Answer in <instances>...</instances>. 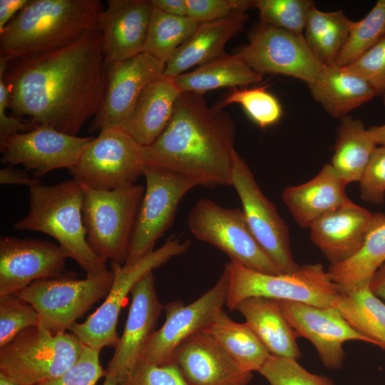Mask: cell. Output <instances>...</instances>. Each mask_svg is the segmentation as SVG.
<instances>
[{"label":"cell","instance_id":"23","mask_svg":"<svg viewBox=\"0 0 385 385\" xmlns=\"http://www.w3.org/2000/svg\"><path fill=\"white\" fill-rule=\"evenodd\" d=\"M372 217L351 201L316 220L309 227L310 238L330 265L339 264L359 250Z\"/></svg>","mask_w":385,"mask_h":385},{"label":"cell","instance_id":"22","mask_svg":"<svg viewBox=\"0 0 385 385\" xmlns=\"http://www.w3.org/2000/svg\"><path fill=\"white\" fill-rule=\"evenodd\" d=\"M152 9L148 0L108 1L101 25L106 63L143 52Z\"/></svg>","mask_w":385,"mask_h":385},{"label":"cell","instance_id":"7","mask_svg":"<svg viewBox=\"0 0 385 385\" xmlns=\"http://www.w3.org/2000/svg\"><path fill=\"white\" fill-rule=\"evenodd\" d=\"M83 347L72 332L31 327L0 348V372L19 385H37L66 371Z\"/></svg>","mask_w":385,"mask_h":385},{"label":"cell","instance_id":"32","mask_svg":"<svg viewBox=\"0 0 385 385\" xmlns=\"http://www.w3.org/2000/svg\"><path fill=\"white\" fill-rule=\"evenodd\" d=\"M376 145L361 120L343 117L330 165L346 184L359 182Z\"/></svg>","mask_w":385,"mask_h":385},{"label":"cell","instance_id":"44","mask_svg":"<svg viewBox=\"0 0 385 385\" xmlns=\"http://www.w3.org/2000/svg\"><path fill=\"white\" fill-rule=\"evenodd\" d=\"M359 182L361 197L372 204H383L385 197V146L376 147Z\"/></svg>","mask_w":385,"mask_h":385},{"label":"cell","instance_id":"46","mask_svg":"<svg viewBox=\"0 0 385 385\" xmlns=\"http://www.w3.org/2000/svg\"><path fill=\"white\" fill-rule=\"evenodd\" d=\"M5 68H0V142L9 137L29 131L37 125L31 121L23 118L8 115L9 91L4 80Z\"/></svg>","mask_w":385,"mask_h":385},{"label":"cell","instance_id":"10","mask_svg":"<svg viewBox=\"0 0 385 385\" xmlns=\"http://www.w3.org/2000/svg\"><path fill=\"white\" fill-rule=\"evenodd\" d=\"M113 277L112 270L83 279L63 274L36 280L16 294L36 309L41 326L55 334L66 332L108 294Z\"/></svg>","mask_w":385,"mask_h":385},{"label":"cell","instance_id":"41","mask_svg":"<svg viewBox=\"0 0 385 385\" xmlns=\"http://www.w3.org/2000/svg\"><path fill=\"white\" fill-rule=\"evenodd\" d=\"M100 351L84 346L71 368L60 376L37 385H96L106 374L100 362Z\"/></svg>","mask_w":385,"mask_h":385},{"label":"cell","instance_id":"49","mask_svg":"<svg viewBox=\"0 0 385 385\" xmlns=\"http://www.w3.org/2000/svg\"><path fill=\"white\" fill-rule=\"evenodd\" d=\"M152 6L168 14L188 16L186 0H150Z\"/></svg>","mask_w":385,"mask_h":385},{"label":"cell","instance_id":"54","mask_svg":"<svg viewBox=\"0 0 385 385\" xmlns=\"http://www.w3.org/2000/svg\"><path fill=\"white\" fill-rule=\"evenodd\" d=\"M383 101H384V103L385 104V91L383 93Z\"/></svg>","mask_w":385,"mask_h":385},{"label":"cell","instance_id":"38","mask_svg":"<svg viewBox=\"0 0 385 385\" xmlns=\"http://www.w3.org/2000/svg\"><path fill=\"white\" fill-rule=\"evenodd\" d=\"M232 103L241 105L248 116L262 128L276 123L282 114L279 100L265 87L234 88L217 106L223 108Z\"/></svg>","mask_w":385,"mask_h":385},{"label":"cell","instance_id":"18","mask_svg":"<svg viewBox=\"0 0 385 385\" xmlns=\"http://www.w3.org/2000/svg\"><path fill=\"white\" fill-rule=\"evenodd\" d=\"M286 319L297 337L308 339L316 348L324 366L340 369L345 353L343 344L356 340L376 345L375 342L354 329L334 307L278 301Z\"/></svg>","mask_w":385,"mask_h":385},{"label":"cell","instance_id":"40","mask_svg":"<svg viewBox=\"0 0 385 385\" xmlns=\"http://www.w3.org/2000/svg\"><path fill=\"white\" fill-rule=\"evenodd\" d=\"M257 372L270 385H334L329 378L308 371L297 359L273 354Z\"/></svg>","mask_w":385,"mask_h":385},{"label":"cell","instance_id":"29","mask_svg":"<svg viewBox=\"0 0 385 385\" xmlns=\"http://www.w3.org/2000/svg\"><path fill=\"white\" fill-rule=\"evenodd\" d=\"M385 262V213H374L359 250L348 260L330 265L327 272L339 292L354 290L369 281Z\"/></svg>","mask_w":385,"mask_h":385},{"label":"cell","instance_id":"39","mask_svg":"<svg viewBox=\"0 0 385 385\" xmlns=\"http://www.w3.org/2000/svg\"><path fill=\"white\" fill-rule=\"evenodd\" d=\"M40 324L36 309L16 293L0 295V348L21 331Z\"/></svg>","mask_w":385,"mask_h":385},{"label":"cell","instance_id":"47","mask_svg":"<svg viewBox=\"0 0 385 385\" xmlns=\"http://www.w3.org/2000/svg\"><path fill=\"white\" fill-rule=\"evenodd\" d=\"M0 183L6 185H22L29 188L41 183L38 178L30 177L22 170H16L11 165L0 170Z\"/></svg>","mask_w":385,"mask_h":385},{"label":"cell","instance_id":"26","mask_svg":"<svg viewBox=\"0 0 385 385\" xmlns=\"http://www.w3.org/2000/svg\"><path fill=\"white\" fill-rule=\"evenodd\" d=\"M180 93L173 78L162 76L143 90L120 128L141 146L150 145L168 125Z\"/></svg>","mask_w":385,"mask_h":385},{"label":"cell","instance_id":"16","mask_svg":"<svg viewBox=\"0 0 385 385\" xmlns=\"http://www.w3.org/2000/svg\"><path fill=\"white\" fill-rule=\"evenodd\" d=\"M94 137H79L48 125H37L0 142L1 161L21 165L38 178L57 169L71 170Z\"/></svg>","mask_w":385,"mask_h":385},{"label":"cell","instance_id":"5","mask_svg":"<svg viewBox=\"0 0 385 385\" xmlns=\"http://www.w3.org/2000/svg\"><path fill=\"white\" fill-rule=\"evenodd\" d=\"M223 272L227 279L225 305L231 311L240 301L255 297L330 307L339 292L319 263L299 266L292 272L272 274L230 261Z\"/></svg>","mask_w":385,"mask_h":385},{"label":"cell","instance_id":"52","mask_svg":"<svg viewBox=\"0 0 385 385\" xmlns=\"http://www.w3.org/2000/svg\"><path fill=\"white\" fill-rule=\"evenodd\" d=\"M0 385H19L6 375L0 372Z\"/></svg>","mask_w":385,"mask_h":385},{"label":"cell","instance_id":"34","mask_svg":"<svg viewBox=\"0 0 385 385\" xmlns=\"http://www.w3.org/2000/svg\"><path fill=\"white\" fill-rule=\"evenodd\" d=\"M333 307L358 332L385 348V304L372 292L369 283L339 292Z\"/></svg>","mask_w":385,"mask_h":385},{"label":"cell","instance_id":"21","mask_svg":"<svg viewBox=\"0 0 385 385\" xmlns=\"http://www.w3.org/2000/svg\"><path fill=\"white\" fill-rule=\"evenodd\" d=\"M173 363L190 385H248L252 376L242 371L205 331L183 341Z\"/></svg>","mask_w":385,"mask_h":385},{"label":"cell","instance_id":"6","mask_svg":"<svg viewBox=\"0 0 385 385\" xmlns=\"http://www.w3.org/2000/svg\"><path fill=\"white\" fill-rule=\"evenodd\" d=\"M87 242L99 257L125 263L145 187L135 183L101 190L81 184Z\"/></svg>","mask_w":385,"mask_h":385},{"label":"cell","instance_id":"35","mask_svg":"<svg viewBox=\"0 0 385 385\" xmlns=\"http://www.w3.org/2000/svg\"><path fill=\"white\" fill-rule=\"evenodd\" d=\"M199 24L188 16L168 14L153 6L143 52L166 63Z\"/></svg>","mask_w":385,"mask_h":385},{"label":"cell","instance_id":"45","mask_svg":"<svg viewBox=\"0 0 385 385\" xmlns=\"http://www.w3.org/2000/svg\"><path fill=\"white\" fill-rule=\"evenodd\" d=\"M120 385H190L174 364L153 365L138 363Z\"/></svg>","mask_w":385,"mask_h":385},{"label":"cell","instance_id":"25","mask_svg":"<svg viewBox=\"0 0 385 385\" xmlns=\"http://www.w3.org/2000/svg\"><path fill=\"white\" fill-rule=\"evenodd\" d=\"M247 18L245 13H240L200 23L192 36L166 61L163 76L174 78L195 66L225 55V46L243 29Z\"/></svg>","mask_w":385,"mask_h":385},{"label":"cell","instance_id":"24","mask_svg":"<svg viewBox=\"0 0 385 385\" xmlns=\"http://www.w3.org/2000/svg\"><path fill=\"white\" fill-rule=\"evenodd\" d=\"M346 185L328 163L310 180L286 188L282 198L295 222L309 227L322 215L351 202L346 194Z\"/></svg>","mask_w":385,"mask_h":385},{"label":"cell","instance_id":"11","mask_svg":"<svg viewBox=\"0 0 385 385\" xmlns=\"http://www.w3.org/2000/svg\"><path fill=\"white\" fill-rule=\"evenodd\" d=\"M145 191L131 237L125 265L154 250L155 242L172 226L178 207L192 188L195 178L165 168L145 165Z\"/></svg>","mask_w":385,"mask_h":385},{"label":"cell","instance_id":"30","mask_svg":"<svg viewBox=\"0 0 385 385\" xmlns=\"http://www.w3.org/2000/svg\"><path fill=\"white\" fill-rule=\"evenodd\" d=\"M173 79L181 93L203 95L208 91L223 87L234 88L258 83L262 79V75L251 68L236 54L226 53Z\"/></svg>","mask_w":385,"mask_h":385},{"label":"cell","instance_id":"15","mask_svg":"<svg viewBox=\"0 0 385 385\" xmlns=\"http://www.w3.org/2000/svg\"><path fill=\"white\" fill-rule=\"evenodd\" d=\"M256 72L282 74L313 83L324 68L309 48L304 36L262 23L250 43L236 53Z\"/></svg>","mask_w":385,"mask_h":385},{"label":"cell","instance_id":"1","mask_svg":"<svg viewBox=\"0 0 385 385\" xmlns=\"http://www.w3.org/2000/svg\"><path fill=\"white\" fill-rule=\"evenodd\" d=\"M4 80L12 116L77 135L105 93L102 32L90 31L68 46L11 60Z\"/></svg>","mask_w":385,"mask_h":385},{"label":"cell","instance_id":"20","mask_svg":"<svg viewBox=\"0 0 385 385\" xmlns=\"http://www.w3.org/2000/svg\"><path fill=\"white\" fill-rule=\"evenodd\" d=\"M130 294L132 300L125 328L106 369V374L114 376L119 384L138 364L164 307L155 289L153 271L136 282Z\"/></svg>","mask_w":385,"mask_h":385},{"label":"cell","instance_id":"12","mask_svg":"<svg viewBox=\"0 0 385 385\" xmlns=\"http://www.w3.org/2000/svg\"><path fill=\"white\" fill-rule=\"evenodd\" d=\"M99 132L69 170L73 178L101 190L135 183L145 167L143 146L120 127L105 128Z\"/></svg>","mask_w":385,"mask_h":385},{"label":"cell","instance_id":"17","mask_svg":"<svg viewBox=\"0 0 385 385\" xmlns=\"http://www.w3.org/2000/svg\"><path fill=\"white\" fill-rule=\"evenodd\" d=\"M165 63L142 52L106 63V86L102 103L91 124V132L120 127L143 90L163 76Z\"/></svg>","mask_w":385,"mask_h":385},{"label":"cell","instance_id":"31","mask_svg":"<svg viewBox=\"0 0 385 385\" xmlns=\"http://www.w3.org/2000/svg\"><path fill=\"white\" fill-rule=\"evenodd\" d=\"M205 331L244 372L258 371L271 355L245 322L233 321L224 310Z\"/></svg>","mask_w":385,"mask_h":385},{"label":"cell","instance_id":"14","mask_svg":"<svg viewBox=\"0 0 385 385\" xmlns=\"http://www.w3.org/2000/svg\"><path fill=\"white\" fill-rule=\"evenodd\" d=\"M242 202V211L255 238L282 273L299 265L291 251L287 226L274 205L265 196L245 160L235 151L232 185Z\"/></svg>","mask_w":385,"mask_h":385},{"label":"cell","instance_id":"9","mask_svg":"<svg viewBox=\"0 0 385 385\" xmlns=\"http://www.w3.org/2000/svg\"><path fill=\"white\" fill-rule=\"evenodd\" d=\"M188 226L197 239L218 248L232 262L267 274L282 273L255 238L242 209L200 199L190 211Z\"/></svg>","mask_w":385,"mask_h":385},{"label":"cell","instance_id":"36","mask_svg":"<svg viewBox=\"0 0 385 385\" xmlns=\"http://www.w3.org/2000/svg\"><path fill=\"white\" fill-rule=\"evenodd\" d=\"M385 34V0H379L362 19L354 21L335 65L345 66L367 51Z\"/></svg>","mask_w":385,"mask_h":385},{"label":"cell","instance_id":"51","mask_svg":"<svg viewBox=\"0 0 385 385\" xmlns=\"http://www.w3.org/2000/svg\"><path fill=\"white\" fill-rule=\"evenodd\" d=\"M369 130L377 145L385 146V124L372 126Z\"/></svg>","mask_w":385,"mask_h":385},{"label":"cell","instance_id":"2","mask_svg":"<svg viewBox=\"0 0 385 385\" xmlns=\"http://www.w3.org/2000/svg\"><path fill=\"white\" fill-rule=\"evenodd\" d=\"M235 128L230 115L202 94L183 92L163 133L143 147L145 165L170 170L202 187L231 186Z\"/></svg>","mask_w":385,"mask_h":385},{"label":"cell","instance_id":"37","mask_svg":"<svg viewBox=\"0 0 385 385\" xmlns=\"http://www.w3.org/2000/svg\"><path fill=\"white\" fill-rule=\"evenodd\" d=\"M314 5L309 0L254 1V7L258 10L262 23L301 36Z\"/></svg>","mask_w":385,"mask_h":385},{"label":"cell","instance_id":"28","mask_svg":"<svg viewBox=\"0 0 385 385\" xmlns=\"http://www.w3.org/2000/svg\"><path fill=\"white\" fill-rule=\"evenodd\" d=\"M309 87L314 99L329 115L340 118L377 95L365 80L336 65L325 66Z\"/></svg>","mask_w":385,"mask_h":385},{"label":"cell","instance_id":"3","mask_svg":"<svg viewBox=\"0 0 385 385\" xmlns=\"http://www.w3.org/2000/svg\"><path fill=\"white\" fill-rule=\"evenodd\" d=\"M99 0H29L0 31V55L10 60L68 46L101 30Z\"/></svg>","mask_w":385,"mask_h":385},{"label":"cell","instance_id":"27","mask_svg":"<svg viewBox=\"0 0 385 385\" xmlns=\"http://www.w3.org/2000/svg\"><path fill=\"white\" fill-rule=\"evenodd\" d=\"M271 354L297 359L301 356L297 335L284 315L279 302L255 297L245 299L235 307Z\"/></svg>","mask_w":385,"mask_h":385},{"label":"cell","instance_id":"4","mask_svg":"<svg viewBox=\"0 0 385 385\" xmlns=\"http://www.w3.org/2000/svg\"><path fill=\"white\" fill-rule=\"evenodd\" d=\"M83 192L76 179L29 188V210L14 225L19 231L45 233L54 238L68 258L95 277L108 271L106 260L90 247L83 219Z\"/></svg>","mask_w":385,"mask_h":385},{"label":"cell","instance_id":"53","mask_svg":"<svg viewBox=\"0 0 385 385\" xmlns=\"http://www.w3.org/2000/svg\"><path fill=\"white\" fill-rule=\"evenodd\" d=\"M103 385H120L116 379L109 374H106Z\"/></svg>","mask_w":385,"mask_h":385},{"label":"cell","instance_id":"13","mask_svg":"<svg viewBox=\"0 0 385 385\" xmlns=\"http://www.w3.org/2000/svg\"><path fill=\"white\" fill-rule=\"evenodd\" d=\"M227 279L222 271L215 284L192 302L181 301L163 307L165 320L147 342L138 363L165 365L173 363L175 351L187 338L205 331L226 304Z\"/></svg>","mask_w":385,"mask_h":385},{"label":"cell","instance_id":"43","mask_svg":"<svg viewBox=\"0 0 385 385\" xmlns=\"http://www.w3.org/2000/svg\"><path fill=\"white\" fill-rule=\"evenodd\" d=\"M188 16L197 23L213 21L245 13L254 7L250 0H186Z\"/></svg>","mask_w":385,"mask_h":385},{"label":"cell","instance_id":"8","mask_svg":"<svg viewBox=\"0 0 385 385\" xmlns=\"http://www.w3.org/2000/svg\"><path fill=\"white\" fill-rule=\"evenodd\" d=\"M190 245L189 240L173 238L132 265L111 262L114 277L106 300L86 320L74 323L68 330L84 346L100 351L106 346L115 347L120 338L116 330L119 314L134 285L149 272L185 253Z\"/></svg>","mask_w":385,"mask_h":385},{"label":"cell","instance_id":"19","mask_svg":"<svg viewBox=\"0 0 385 385\" xmlns=\"http://www.w3.org/2000/svg\"><path fill=\"white\" fill-rule=\"evenodd\" d=\"M68 258L51 242L1 237L0 295L17 293L36 280L64 274Z\"/></svg>","mask_w":385,"mask_h":385},{"label":"cell","instance_id":"42","mask_svg":"<svg viewBox=\"0 0 385 385\" xmlns=\"http://www.w3.org/2000/svg\"><path fill=\"white\" fill-rule=\"evenodd\" d=\"M365 80L376 91H385V34L351 63L342 66Z\"/></svg>","mask_w":385,"mask_h":385},{"label":"cell","instance_id":"50","mask_svg":"<svg viewBox=\"0 0 385 385\" xmlns=\"http://www.w3.org/2000/svg\"><path fill=\"white\" fill-rule=\"evenodd\" d=\"M369 287L376 297L385 300V262L371 277Z\"/></svg>","mask_w":385,"mask_h":385},{"label":"cell","instance_id":"33","mask_svg":"<svg viewBox=\"0 0 385 385\" xmlns=\"http://www.w3.org/2000/svg\"><path fill=\"white\" fill-rule=\"evenodd\" d=\"M354 23L342 10L324 12L314 5L311 8L304 37L314 56L323 65H335Z\"/></svg>","mask_w":385,"mask_h":385},{"label":"cell","instance_id":"48","mask_svg":"<svg viewBox=\"0 0 385 385\" xmlns=\"http://www.w3.org/2000/svg\"><path fill=\"white\" fill-rule=\"evenodd\" d=\"M29 1V0H0V31Z\"/></svg>","mask_w":385,"mask_h":385}]
</instances>
